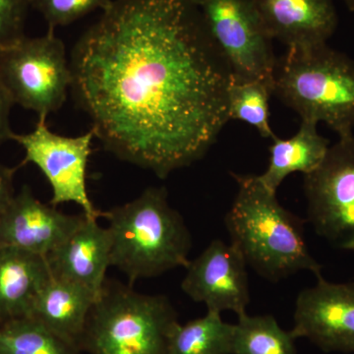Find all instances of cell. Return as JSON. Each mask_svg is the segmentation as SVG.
Listing matches in <instances>:
<instances>
[{
  "mask_svg": "<svg viewBox=\"0 0 354 354\" xmlns=\"http://www.w3.org/2000/svg\"><path fill=\"white\" fill-rule=\"evenodd\" d=\"M102 12L72 50V93L108 152L167 178L216 143L232 71L195 0H113Z\"/></svg>",
  "mask_w": 354,
  "mask_h": 354,
  "instance_id": "obj_1",
  "label": "cell"
},
{
  "mask_svg": "<svg viewBox=\"0 0 354 354\" xmlns=\"http://www.w3.org/2000/svg\"><path fill=\"white\" fill-rule=\"evenodd\" d=\"M232 176L237 192L225 225L247 266L272 283L301 271L322 276V266L305 241L304 221L281 206L277 192L266 187L259 176Z\"/></svg>",
  "mask_w": 354,
  "mask_h": 354,
  "instance_id": "obj_2",
  "label": "cell"
},
{
  "mask_svg": "<svg viewBox=\"0 0 354 354\" xmlns=\"http://www.w3.org/2000/svg\"><path fill=\"white\" fill-rule=\"evenodd\" d=\"M102 216L111 232V267L127 274L130 286L189 264L190 232L165 187H148Z\"/></svg>",
  "mask_w": 354,
  "mask_h": 354,
  "instance_id": "obj_3",
  "label": "cell"
},
{
  "mask_svg": "<svg viewBox=\"0 0 354 354\" xmlns=\"http://www.w3.org/2000/svg\"><path fill=\"white\" fill-rule=\"evenodd\" d=\"M272 95L301 120L326 123L339 137L353 134L354 62L328 44L288 50L277 60Z\"/></svg>",
  "mask_w": 354,
  "mask_h": 354,
  "instance_id": "obj_4",
  "label": "cell"
},
{
  "mask_svg": "<svg viewBox=\"0 0 354 354\" xmlns=\"http://www.w3.org/2000/svg\"><path fill=\"white\" fill-rule=\"evenodd\" d=\"M178 322L169 298L106 279L91 310L79 348L88 354H167Z\"/></svg>",
  "mask_w": 354,
  "mask_h": 354,
  "instance_id": "obj_5",
  "label": "cell"
},
{
  "mask_svg": "<svg viewBox=\"0 0 354 354\" xmlns=\"http://www.w3.org/2000/svg\"><path fill=\"white\" fill-rule=\"evenodd\" d=\"M0 83L14 104L46 120L64 106L72 72L64 41L48 31L0 53Z\"/></svg>",
  "mask_w": 354,
  "mask_h": 354,
  "instance_id": "obj_6",
  "label": "cell"
},
{
  "mask_svg": "<svg viewBox=\"0 0 354 354\" xmlns=\"http://www.w3.org/2000/svg\"><path fill=\"white\" fill-rule=\"evenodd\" d=\"M307 220L319 236L354 251V134L339 137L318 167L304 176Z\"/></svg>",
  "mask_w": 354,
  "mask_h": 354,
  "instance_id": "obj_7",
  "label": "cell"
},
{
  "mask_svg": "<svg viewBox=\"0 0 354 354\" xmlns=\"http://www.w3.org/2000/svg\"><path fill=\"white\" fill-rule=\"evenodd\" d=\"M236 80L272 78L277 58L255 0H195Z\"/></svg>",
  "mask_w": 354,
  "mask_h": 354,
  "instance_id": "obj_8",
  "label": "cell"
},
{
  "mask_svg": "<svg viewBox=\"0 0 354 354\" xmlns=\"http://www.w3.org/2000/svg\"><path fill=\"white\" fill-rule=\"evenodd\" d=\"M95 138L92 129L76 137L62 136L51 131L46 120L39 118L35 129L27 134L12 135L13 141L25 152L22 164H32L50 183L53 196L50 204L57 207L74 203L91 218L102 216L95 208L87 188L88 158L92 142Z\"/></svg>",
  "mask_w": 354,
  "mask_h": 354,
  "instance_id": "obj_9",
  "label": "cell"
},
{
  "mask_svg": "<svg viewBox=\"0 0 354 354\" xmlns=\"http://www.w3.org/2000/svg\"><path fill=\"white\" fill-rule=\"evenodd\" d=\"M291 334L325 353H354V283H330L323 276L298 293Z\"/></svg>",
  "mask_w": 354,
  "mask_h": 354,
  "instance_id": "obj_10",
  "label": "cell"
},
{
  "mask_svg": "<svg viewBox=\"0 0 354 354\" xmlns=\"http://www.w3.org/2000/svg\"><path fill=\"white\" fill-rule=\"evenodd\" d=\"M247 267L232 243L215 239L185 268L181 288L209 311H232L242 316L250 302Z\"/></svg>",
  "mask_w": 354,
  "mask_h": 354,
  "instance_id": "obj_11",
  "label": "cell"
},
{
  "mask_svg": "<svg viewBox=\"0 0 354 354\" xmlns=\"http://www.w3.org/2000/svg\"><path fill=\"white\" fill-rule=\"evenodd\" d=\"M86 215H67L44 204L24 185L0 216V246H12L46 257L82 225Z\"/></svg>",
  "mask_w": 354,
  "mask_h": 354,
  "instance_id": "obj_12",
  "label": "cell"
},
{
  "mask_svg": "<svg viewBox=\"0 0 354 354\" xmlns=\"http://www.w3.org/2000/svg\"><path fill=\"white\" fill-rule=\"evenodd\" d=\"M268 35L288 50L327 44L337 27L334 0H255Z\"/></svg>",
  "mask_w": 354,
  "mask_h": 354,
  "instance_id": "obj_13",
  "label": "cell"
},
{
  "mask_svg": "<svg viewBox=\"0 0 354 354\" xmlns=\"http://www.w3.org/2000/svg\"><path fill=\"white\" fill-rule=\"evenodd\" d=\"M111 236L97 218L85 221L68 239L46 256L53 278L82 286L101 295L111 265Z\"/></svg>",
  "mask_w": 354,
  "mask_h": 354,
  "instance_id": "obj_14",
  "label": "cell"
},
{
  "mask_svg": "<svg viewBox=\"0 0 354 354\" xmlns=\"http://www.w3.org/2000/svg\"><path fill=\"white\" fill-rule=\"evenodd\" d=\"M50 278L46 257L0 246V326L31 316L37 295Z\"/></svg>",
  "mask_w": 354,
  "mask_h": 354,
  "instance_id": "obj_15",
  "label": "cell"
},
{
  "mask_svg": "<svg viewBox=\"0 0 354 354\" xmlns=\"http://www.w3.org/2000/svg\"><path fill=\"white\" fill-rule=\"evenodd\" d=\"M95 300L82 286L51 277L37 295L31 316L79 348Z\"/></svg>",
  "mask_w": 354,
  "mask_h": 354,
  "instance_id": "obj_16",
  "label": "cell"
},
{
  "mask_svg": "<svg viewBox=\"0 0 354 354\" xmlns=\"http://www.w3.org/2000/svg\"><path fill=\"white\" fill-rule=\"evenodd\" d=\"M318 124L301 120L297 134L288 139L276 137L270 147V160L259 178L266 187L277 192L290 174L301 172L304 176L315 171L327 155L330 141L321 136Z\"/></svg>",
  "mask_w": 354,
  "mask_h": 354,
  "instance_id": "obj_17",
  "label": "cell"
},
{
  "mask_svg": "<svg viewBox=\"0 0 354 354\" xmlns=\"http://www.w3.org/2000/svg\"><path fill=\"white\" fill-rule=\"evenodd\" d=\"M234 330V324L225 322L218 312L207 310L201 318L176 324L167 354H232Z\"/></svg>",
  "mask_w": 354,
  "mask_h": 354,
  "instance_id": "obj_18",
  "label": "cell"
},
{
  "mask_svg": "<svg viewBox=\"0 0 354 354\" xmlns=\"http://www.w3.org/2000/svg\"><path fill=\"white\" fill-rule=\"evenodd\" d=\"M295 339L274 316L246 313L234 324L232 354H297Z\"/></svg>",
  "mask_w": 354,
  "mask_h": 354,
  "instance_id": "obj_19",
  "label": "cell"
},
{
  "mask_svg": "<svg viewBox=\"0 0 354 354\" xmlns=\"http://www.w3.org/2000/svg\"><path fill=\"white\" fill-rule=\"evenodd\" d=\"M34 317L0 326V354H82Z\"/></svg>",
  "mask_w": 354,
  "mask_h": 354,
  "instance_id": "obj_20",
  "label": "cell"
},
{
  "mask_svg": "<svg viewBox=\"0 0 354 354\" xmlns=\"http://www.w3.org/2000/svg\"><path fill=\"white\" fill-rule=\"evenodd\" d=\"M272 78L236 80L232 77L228 88V118L241 120L255 128L261 136L274 140L270 123V97Z\"/></svg>",
  "mask_w": 354,
  "mask_h": 354,
  "instance_id": "obj_21",
  "label": "cell"
},
{
  "mask_svg": "<svg viewBox=\"0 0 354 354\" xmlns=\"http://www.w3.org/2000/svg\"><path fill=\"white\" fill-rule=\"evenodd\" d=\"M113 0H32V7L43 15L48 31L68 26L95 10H106Z\"/></svg>",
  "mask_w": 354,
  "mask_h": 354,
  "instance_id": "obj_22",
  "label": "cell"
},
{
  "mask_svg": "<svg viewBox=\"0 0 354 354\" xmlns=\"http://www.w3.org/2000/svg\"><path fill=\"white\" fill-rule=\"evenodd\" d=\"M32 0H0V53L25 38Z\"/></svg>",
  "mask_w": 354,
  "mask_h": 354,
  "instance_id": "obj_23",
  "label": "cell"
},
{
  "mask_svg": "<svg viewBox=\"0 0 354 354\" xmlns=\"http://www.w3.org/2000/svg\"><path fill=\"white\" fill-rule=\"evenodd\" d=\"M17 167H8L0 164V216L6 212L11 204L15 193H14V174Z\"/></svg>",
  "mask_w": 354,
  "mask_h": 354,
  "instance_id": "obj_24",
  "label": "cell"
},
{
  "mask_svg": "<svg viewBox=\"0 0 354 354\" xmlns=\"http://www.w3.org/2000/svg\"><path fill=\"white\" fill-rule=\"evenodd\" d=\"M13 104L12 100L0 83V145L12 139L14 132L11 130L9 118Z\"/></svg>",
  "mask_w": 354,
  "mask_h": 354,
  "instance_id": "obj_25",
  "label": "cell"
},
{
  "mask_svg": "<svg viewBox=\"0 0 354 354\" xmlns=\"http://www.w3.org/2000/svg\"><path fill=\"white\" fill-rule=\"evenodd\" d=\"M344 2L351 11H354V0H344Z\"/></svg>",
  "mask_w": 354,
  "mask_h": 354,
  "instance_id": "obj_26",
  "label": "cell"
}]
</instances>
